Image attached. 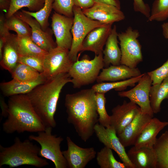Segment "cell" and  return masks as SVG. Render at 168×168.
<instances>
[{"mask_svg": "<svg viewBox=\"0 0 168 168\" xmlns=\"http://www.w3.org/2000/svg\"><path fill=\"white\" fill-rule=\"evenodd\" d=\"M96 93L91 88L67 94L65 97L67 121L85 142L95 133V126L98 122Z\"/></svg>", "mask_w": 168, "mask_h": 168, "instance_id": "obj_1", "label": "cell"}, {"mask_svg": "<svg viewBox=\"0 0 168 168\" xmlns=\"http://www.w3.org/2000/svg\"><path fill=\"white\" fill-rule=\"evenodd\" d=\"M71 81L68 73L60 74L38 85L26 94L45 127L56 126L54 115L60 93L64 86Z\"/></svg>", "mask_w": 168, "mask_h": 168, "instance_id": "obj_2", "label": "cell"}, {"mask_svg": "<svg viewBox=\"0 0 168 168\" xmlns=\"http://www.w3.org/2000/svg\"><path fill=\"white\" fill-rule=\"evenodd\" d=\"M8 105V115L2 124V129L5 133H38L45 130V126L35 111L26 94L9 97Z\"/></svg>", "mask_w": 168, "mask_h": 168, "instance_id": "obj_3", "label": "cell"}, {"mask_svg": "<svg viewBox=\"0 0 168 168\" xmlns=\"http://www.w3.org/2000/svg\"><path fill=\"white\" fill-rule=\"evenodd\" d=\"M31 141L29 139L22 141L16 137L11 146L0 145V168L5 165L10 168L24 165L42 168L49 165L46 160L39 156L40 147Z\"/></svg>", "mask_w": 168, "mask_h": 168, "instance_id": "obj_4", "label": "cell"}, {"mask_svg": "<svg viewBox=\"0 0 168 168\" xmlns=\"http://www.w3.org/2000/svg\"><path fill=\"white\" fill-rule=\"evenodd\" d=\"M104 67L103 53L95 55L91 60L86 58L79 60L78 57L68 72L73 87L80 88L94 82Z\"/></svg>", "mask_w": 168, "mask_h": 168, "instance_id": "obj_5", "label": "cell"}, {"mask_svg": "<svg viewBox=\"0 0 168 168\" xmlns=\"http://www.w3.org/2000/svg\"><path fill=\"white\" fill-rule=\"evenodd\" d=\"M52 128L46 127L45 130L38 132V135H30L28 138L38 142L40 146L39 156L50 160L55 168H68L66 161L60 149L63 139L52 133Z\"/></svg>", "mask_w": 168, "mask_h": 168, "instance_id": "obj_6", "label": "cell"}, {"mask_svg": "<svg viewBox=\"0 0 168 168\" xmlns=\"http://www.w3.org/2000/svg\"><path fill=\"white\" fill-rule=\"evenodd\" d=\"M73 13V21L71 30L72 40L69 56L74 62L78 58V53L81 51L82 42L88 34L104 24L89 18L84 14L81 8L75 5Z\"/></svg>", "mask_w": 168, "mask_h": 168, "instance_id": "obj_7", "label": "cell"}, {"mask_svg": "<svg viewBox=\"0 0 168 168\" xmlns=\"http://www.w3.org/2000/svg\"><path fill=\"white\" fill-rule=\"evenodd\" d=\"M139 36L138 31L131 27L118 33L121 53V64L135 68L142 61L141 45L138 39Z\"/></svg>", "mask_w": 168, "mask_h": 168, "instance_id": "obj_8", "label": "cell"}, {"mask_svg": "<svg viewBox=\"0 0 168 168\" xmlns=\"http://www.w3.org/2000/svg\"><path fill=\"white\" fill-rule=\"evenodd\" d=\"M69 50L56 46L44 56V69L41 75L46 80L68 73L74 62L69 56Z\"/></svg>", "mask_w": 168, "mask_h": 168, "instance_id": "obj_9", "label": "cell"}, {"mask_svg": "<svg viewBox=\"0 0 168 168\" xmlns=\"http://www.w3.org/2000/svg\"><path fill=\"white\" fill-rule=\"evenodd\" d=\"M138 84L132 89L126 91H120L118 95L128 98L140 108L142 112L153 116L150 102V93L152 81L147 73H143Z\"/></svg>", "mask_w": 168, "mask_h": 168, "instance_id": "obj_10", "label": "cell"}, {"mask_svg": "<svg viewBox=\"0 0 168 168\" xmlns=\"http://www.w3.org/2000/svg\"><path fill=\"white\" fill-rule=\"evenodd\" d=\"M94 132L99 140L105 146L114 151L127 168H135L128 158L125 147L119 140L114 128L110 126L106 128L97 123Z\"/></svg>", "mask_w": 168, "mask_h": 168, "instance_id": "obj_11", "label": "cell"}, {"mask_svg": "<svg viewBox=\"0 0 168 168\" xmlns=\"http://www.w3.org/2000/svg\"><path fill=\"white\" fill-rule=\"evenodd\" d=\"M66 141L67 149L62 152L68 168H84L96 157L97 153L94 147H81L68 136L67 137Z\"/></svg>", "mask_w": 168, "mask_h": 168, "instance_id": "obj_12", "label": "cell"}, {"mask_svg": "<svg viewBox=\"0 0 168 168\" xmlns=\"http://www.w3.org/2000/svg\"><path fill=\"white\" fill-rule=\"evenodd\" d=\"M51 26L57 46L70 50L72 37L71 32L73 17H69L55 12L51 17Z\"/></svg>", "mask_w": 168, "mask_h": 168, "instance_id": "obj_13", "label": "cell"}, {"mask_svg": "<svg viewBox=\"0 0 168 168\" xmlns=\"http://www.w3.org/2000/svg\"><path fill=\"white\" fill-rule=\"evenodd\" d=\"M141 111L139 106L133 102L124 101L122 105L112 110L110 126L114 128L117 135L119 134Z\"/></svg>", "mask_w": 168, "mask_h": 168, "instance_id": "obj_14", "label": "cell"}, {"mask_svg": "<svg viewBox=\"0 0 168 168\" xmlns=\"http://www.w3.org/2000/svg\"><path fill=\"white\" fill-rule=\"evenodd\" d=\"M82 11L89 18L103 24H113L123 20L125 17L120 9L107 4L95 2L91 7Z\"/></svg>", "mask_w": 168, "mask_h": 168, "instance_id": "obj_15", "label": "cell"}, {"mask_svg": "<svg viewBox=\"0 0 168 168\" xmlns=\"http://www.w3.org/2000/svg\"><path fill=\"white\" fill-rule=\"evenodd\" d=\"M14 15L30 26L31 30V37L32 40L42 49L49 52L57 46L51 33L44 31L35 19L21 11L17 12Z\"/></svg>", "mask_w": 168, "mask_h": 168, "instance_id": "obj_16", "label": "cell"}, {"mask_svg": "<svg viewBox=\"0 0 168 168\" xmlns=\"http://www.w3.org/2000/svg\"><path fill=\"white\" fill-rule=\"evenodd\" d=\"M153 117V116L144 113L141 110L122 132L117 135L125 147L134 145L144 128Z\"/></svg>", "mask_w": 168, "mask_h": 168, "instance_id": "obj_17", "label": "cell"}, {"mask_svg": "<svg viewBox=\"0 0 168 168\" xmlns=\"http://www.w3.org/2000/svg\"><path fill=\"white\" fill-rule=\"evenodd\" d=\"M112 24H104L91 31L84 39L81 52L92 51L97 55L103 53V47L112 28Z\"/></svg>", "mask_w": 168, "mask_h": 168, "instance_id": "obj_18", "label": "cell"}, {"mask_svg": "<svg viewBox=\"0 0 168 168\" xmlns=\"http://www.w3.org/2000/svg\"><path fill=\"white\" fill-rule=\"evenodd\" d=\"M142 74L137 68H131L125 65H110L103 68L99 74L96 81L99 83L104 82H115L125 80L140 76Z\"/></svg>", "mask_w": 168, "mask_h": 168, "instance_id": "obj_19", "label": "cell"}, {"mask_svg": "<svg viewBox=\"0 0 168 168\" xmlns=\"http://www.w3.org/2000/svg\"><path fill=\"white\" fill-rule=\"evenodd\" d=\"M127 155L135 168H156L157 158L153 147H137L133 146Z\"/></svg>", "mask_w": 168, "mask_h": 168, "instance_id": "obj_20", "label": "cell"}, {"mask_svg": "<svg viewBox=\"0 0 168 168\" xmlns=\"http://www.w3.org/2000/svg\"><path fill=\"white\" fill-rule=\"evenodd\" d=\"M168 125V122L152 118L144 128L134 146L137 147L152 148L159 132Z\"/></svg>", "mask_w": 168, "mask_h": 168, "instance_id": "obj_21", "label": "cell"}, {"mask_svg": "<svg viewBox=\"0 0 168 168\" xmlns=\"http://www.w3.org/2000/svg\"><path fill=\"white\" fill-rule=\"evenodd\" d=\"M118 33L116 26L114 25L112 28L103 51V62L105 68L110 64L116 66L121 64V53L118 45Z\"/></svg>", "mask_w": 168, "mask_h": 168, "instance_id": "obj_22", "label": "cell"}, {"mask_svg": "<svg viewBox=\"0 0 168 168\" xmlns=\"http://www.w3.org/2000/svg\"><path fill=\"white\" fill-rule=\"evenodd\" d=\"M46 81L41 75L38 79L30 82H22L13 79L9 81L1 83L0 88L4 96L9 97L16 95L27 94Z\"/></svg>", "mask_w": 168, "mask_h": 168, "instance_id": "obj_23", "label": "cell"}, {"mask_svg": "<svg viewBox=\"0 0 168 168\" xmlns=\"http://www.w3.org/2000/svg\"><path fill=\"white\" fill-rule=\"evenodd\" d=\"M16 35L11 34L7 39L3 49L1 66L10 73L18 63L19 55L16 43Z\"/></svg>", "mask_w": 168, "mask_h": 168, "instance_id": "obj_24", "label": "cell"}, {"mask_svg": "<svg viewBox=\"0 0 168 168\" xmlns=\"http://www.w3.org/2000/svg\"><path fill=\"white\" fill-rule=\"evenodd\" d=\"M16 43L19 56L44 57L48 53L36 44L31 37H20L16 35Z\"/></svg>", "mask_w": 168, "mask_h": 168, "instance_id": "obj_25", "label": "cell"}, {"mask_svg": "<svg viewBox=\"0 0 168 168\" xmlns=\"http://www.w3.org/2000/svg\"><path fill=\"white\" fill-rule=\"evenodd\" d=\"M168 99V77L160 84L152 85L150 93L151 106L154 114L160 112L163 100Z\"/></svg>", "mask_w": 168, "mask_h": 168, "instance_id": "obj_26", "label": "cell"}, {"mask_svg": "<svg viewBox=\"0 0 168 168\" xmlns=\"http://www.w3.org/2000/svg\"><path fill=\"white\" fill-rule=\"evenodd\" d=\"M143 75L142 74L140 76L119 82L98 83L93 86L91 88L96 93L105 94L112 89L121 91L126 89L128 86H134Z\"/></svg>", "mask_w": 168, "mask_h": 168, "instance_id": "obj_27", "label": "cell"}, {"mask_svg": "<svg viewBox=\"0 0 168 168\" xmlns=\"http://www.w3.org/2000/svg\"><path fill=\"white\" fill-rule=\"evenodd\" d=\"M153 148L157 158L156 168H168V130L157 138Z\"/></svg>", "mask_w": 168, "mask_h": 168, "instance_id": "obj_28", "label": "cell"}, {"mask_svg": "<svg viewBox=\"0 0 168 168\" xmlns=\"http://www.w3.org/2000/svg\"><path fill=\"white\" fill-rule=\"evenodd\" d=\"M44 0H10L9 8L7 13L6 18L13 15L20 9L26 7L32 12H36L44 6Z\"/></svg>", "mask_w": 168, "mask_h": 168, "instance_id": "obj_29", "label": "cell"}, {"mask_svg": "<svg viewBox=\"0 0 168 168\" xmlns=\"http://www.w3.org/2000/svg\"><path fill=\"white\" fill-rule=\"evenodd\" d=\"M96 159L100 168H127L123 162L116 159L112 150L105 146L97 152Z\"/></svg>", "mask_w": 168, "mask_h": 168, "instance_id": "obj_30", "label": "cell"}, {"mask_svg": "<svg viewBox=\"0 0 168 168\" xmlns=\"http://www.w3.org/2000/svg\"><path fill=\"white\" fill-rule=\"evenodd\" d=\"M13 79L22 82H30L38 79L40 73L25 64L18 63L11 73Z\"/></svg>", "mask_w": 168, "mask_h": 168, "instance_id": "obj_31", "label": "cell"}, {"mask_svg": "<svg viewBox=\"0 0 168 168\" xmlns=\"http://www.w3.org/2000/svg\"><path fill=\"white\" fill-rule=\"evenodd\" d=\"M5 25L9 30L14 31L18 36L31 37V30L30 26L14 15L6 18Z\"/></svg>", "mask_w": 168, "mask_h": 168, "instance_id": "obj_32", "label": "cell"}, {"mask_svg": "<svg viewBox=\"0 0 168 168\" xmlns=\"http://www.w3.org/2000/svg\"><path fill=\"white\" fill-rule=\"evenodd\" d=\"M168 18V0H155L148 21H162Z\"/></svg>", "mask_w": 168, "mask_h": 168, "instance_id": "obj_33", "label": "cell"}, {"mask_svg": "<svg viewBox=\"0 0 168 168\" xmlns=\"http://www.w3.org/2000/svg\"><path fill=\"white\" fill-rule=\"evenodd\" d=\"M54 0H44L43 7L36 12H32L24 10L21 11L35 19L40 24L42 28L45 31L48 25V19L53 9Z\"/></svg>", "mask_w": 168, "mask_h": 168, "instance_id": "obj_34", "label": "cell"}, {"mask_svg": "<svg viewBox=\"0 0 168 168\" xmlns=\"http://www.w3.org/2000/svg\"><path fill=\"white\" fill-rule=\"evenodd\" d=\"M96 98L99 116L98 122L100 124L105 127L109 128L110 126V118L105 109L106 99L105 94L96 93Z\"/></svg>", "mask_w": 168, "mask_h": 168, "instance_id": "obj_35", "label": "cell"}, {"mask_svg": "<svg viewBox=\"0 0 168 168\" xmlns=\"http://www.w3.org/2000/svg\"><path fill=\"white\" fill-rule=\"evenodd\" d=\"M73 0H54L53 9L58 13L69 17H73Z\"/></svg>", "mask_w": 168, "mask_h": 168, "instance_id": "obj_36", "label": "cell"}, {"mask_svg": "<svg viewBox=\"0 0 168 168\" xmlns=\"http://www.w3.org/2000/svg\"><path fill=\"white\" fill-rule=\"evenodd\" d=\"M44 57L19 56L18 63L27 65L40 73L43 71Z\"/></svg>", "mask_w": 168, "mask_h": 168, "instance_id": "obj_37", "label": "cell"}, {"mask_svg": "<svg viewBox=\"0 0 168 168\" xmlns=\"http://www.w3.org/2000/svg\"><path fill=\"white\" fill-rule=\"evenodd\" d=\"M147 73L152 81V85L161 83L168 77V59L161 66Z\"/></svg>", "mask_w": 168, "mask_h": 168, "instance_id": "obj_38", "label": "cell"}, {"mask_svg": "<svg viewBox=\"0 0 168 168\" xmlns=\"http://www.w3.org/2000/svg\"><path fill=\"white\" fill-rule=\"evenodd\" d=\"M133 8L135 12H140L147 18L149 17L151 9L143 0H133Z\"/></svg>", "mask_w": 168, "mask_h": 168, "instance_id": "obj_39", "label": "cell"}, {"mask_svg": "<svg viewBox=\"0 0 168 168\" xmlns=\"http://www.w3.org/2000/svg\"><path fill=\"white\" fill-rule=\"evenodd\" d=\"M6 19L2 14L0 16V41L6 42L11 33L5 25Z\"/></svg>", "mask_w": 168, "mask_h": 168, "instance_id": "obj_40", "label": "cell"}, {"mask_svg": "<svg viewBox=\"0 0 168 168\" xmlns=\"http://www.w3.org/2000/svg\"><path fill=\"white\" fill-rule=\"evenodd\" d=\"M74 5L80 7L82 10L92 7L95 4L94 0H73Z\"/></svg>", "mask_w": 168, "mask_h": 168, "instance_id": "obj_41", "label": "cell"}, {"mask_svg": "<svg viewBox=\"0 0 168 168\" xmlns=\"http://www.w3.org/2000/svg\"><path fill=\"white\" fill-rule=\"evenodd\" d=\"M0 105L1 110V119L2 118L7 117L8 114L9 106L8 104H7L5 100L4 97L2 96H0Z\"/></svg>", "mask_w": 168, "mask_h": 168, "instance_id": "obj_42", "label": "cell"}, {"mask_svg": "<svg viewBox=\"0 0 168 168\" xmlns=\"http://www.w3.org/2000/svg\"><path fill=\"white\" fill-rule=\"evenodd\" d=\"M95 2L111 5L120 9V3L119 0H94Z\"/></svg>", "mask_w": 168, "mask_h": 168, "instance_id": "obj_43", "label": "cell"}, {"mask_svg": "<svg viewBox=\"0 0 168 168\" xmlns=\"http://www.w3.org/2000/svg\"><path fill=\"white\" fill-rule=\"evenodd\" d=\"M10 4V0H0V9L5 12H7Z\"/></svg>", "mask_w": 168, "mask_h": 168, "instance_id": "obj_44", "label": "cell"}, {"mask_svg": "<svg viewBox=\"0 0 168 168\" xmlns=\"http://www.w3.org/2000/svg\"><path fill=\"white\" fill-rule=\"evenodd\" d=\"M161 27L164 37L168 39V22L164 23L162 25Z\"/></svg>", "mask_w": 168, "mask_h": 168, "instance_id": "obj_45", "label": "cell"}]
</instances>
